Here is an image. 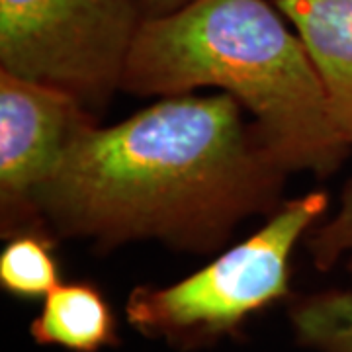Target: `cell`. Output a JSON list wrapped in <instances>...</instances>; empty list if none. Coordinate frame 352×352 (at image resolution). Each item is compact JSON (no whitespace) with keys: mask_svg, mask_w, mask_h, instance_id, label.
Instances as JSON below:
<instances>
[{"mask_svg":"<svg viewBox=\"0 0 352 352\" xmlns=\"http://www.w3.org/2000/svg\"><path fill=\"white\" fill-rule=\"evenodd\" d=\"M145 18H157V16H164L170 14L190 4L192 0H139Z\"/></svg>","mask_w":352,"mask_h":352,"instance_id":"11","label":"cell"},{"mask_svg":"<svg viewBox=\"0 0 352 352\" xmlns=\"http://www.w3.org/2000/svg\"><path fill=\"white\" fill-rule=\"evenodd\" d=\"M143 22L139 0H0V69L100 108Z\"/></svg>","mask_w":352,"mask_h":352,"instance_id":"4","label":"cell"},{"mask_svg":"<svg viewBox=\"0 0 352 352\" xmlns=\"http://www.w3.org/2000/svg\"><path fill=\"white\" fill-rule=\"evenodd\" d=\"M289 170L226 92L163 96L127 120L82 127L39 190L43 227L100 251L161 241L210 252L280 208Z\"/></svg>","mask_w":352,"mask_h":352,"instance_id":"1","label":"cell"},{"mask_svg":"<svg viewBox=\"0 0 352 352\" xmlns=\"http://www.w3.org/2000/svg\"><path fill=\"white\" fill-rule=\"evenodd\" d=\"M307 249L319 270L340 263L352 274V178L342 186L337 214L307 233Z\"/></svg>","mask_w":352,"mask_h":352,"instance_id":"10","label":"cell"},{"mask_svg":"<svg viewBox=\"0 0 352 352\" xmlns=\"http://www.w3.org/2000/svg\"><path fill=\"white\" fill-rule=\"evenodd\" d=\"M51 231L32 229L6 239L0 252V286L14 298L39 300L61 284Z\"/></svg>","mask_w":352,"mask_h":352,"instance_id":"8","label":"cell"},{"mask_svg":"<svg viewBox=\"0 0 352 352\" xmlns=\"http://www.w3.org/2000/svg\"><path fill=\"white\" fill-rule=\"evenodd\" d=\"M327 208L323 190L280 204L258 231L188 278L131 289L127 323L143 337L164 340L178 351L237 335L249 317L288 300L294 249Z\"/></svg>","mask_w":352,"mask_h":352,"instance_id":"3","label":"cell"},{"mask_svg":"<svg viewBox=\"0 0 352 352\" xmlns=\"http://www.w3.org/2000/svg\"><path fill=\"white\" fill-rule=\"evenodd\" d=\"M94 118L63 88L0 69V229H45L36 200L75 135ZM47 231V229H45Z\"/></svg>","mask_w":352,"mask_h":352,"instance_id":"5","label":"cell"},{"mask_svg":"<svg viewBox=\"0 0 352 352\" xmlns=\"http://www.w3.org/2000/svg\"><path fill=\"white\" fill-rule=\"evenodd\" d=\"M30 335L41 346L71 352H100L120 344L112 305L104 292L87 280L61 282L51 289L30 325Z\"/></svg>","mask_w":352,"mask_h":352,"instance_id":"7","label":"cell"},{"mask_svg":"<svg viewBox=\"0 0 352 352\" xmlns=\"http://www.w3.org/2000/svg\"><path fill=\"white\" fill-rule=\"evenodd\" d=\"M206 87L226 92L251 116L289 173L327 178L351 153L303 41L274 0H192L145 18L122 90L163 98Z\"/></svg>","mask_w":352,"mask_h":352,"instance_id":"2","label":"cell"},{"mask_svg":"<svg viewBox=\"0 0 352 352\" xmlns=\"http://www.w3.org/2000/svg\"><path fill=\"white\" fill-rule=\"evenodd\" d=\"M300 344L315 352H352V292H321L289 305Z\"/></svg>","mask_w":352,"mask_h":352,"instance_id":"9","label":"cell"},{"mask_svg":"<svg viewBox=\"0 0 352 352\" xmlns=\"http://www.w3.org/2000/svg\"><path fill=\"white\" fill-rule=\"evenodd\" d=\"M294 25L325 92L340 139L352 147V0H274Z\"/></svg>","mask_w":352,"mask_h":352,"instance_id":"6","label":"cell"}]
</instances>
